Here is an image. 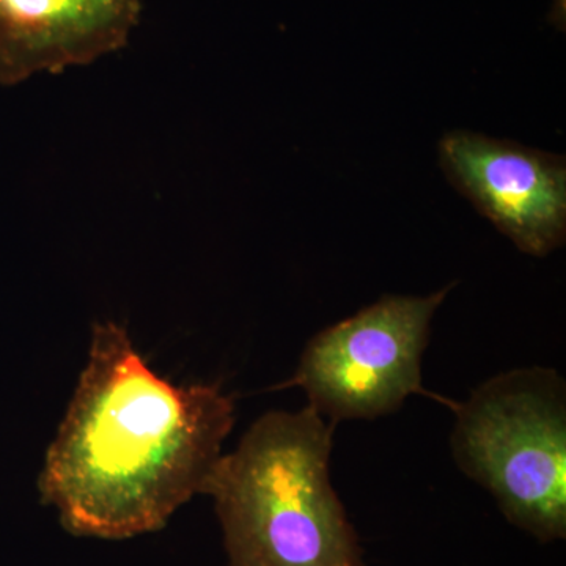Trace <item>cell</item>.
Wrapping results in <instances>:
<instances>
[{"mask_svg":"<svg viewBox=\"0 0 566 566\" xmlns=\"http://www.w3.org/2000/svg\"><path fill=\"white\" fill-rule=\"evenodd\" d=\"M333 433L312 406L271 411L221 458L205 494L227 566H367L331 483Z\"/></svg>","mask_w":566,"mask_h":566,"instance_id":"2","label":"cell"},{"mask_svg":"<svg viewBox=\"0 0 566 566\" xmlns=\"http://www.w3.org/2000/svg\"><path fill=\"white\" fill-rule=\"evenodd\" d=\"M140 10V0H0V85L122 50Z\"/></svg>","mask_w":566,"mask_h":566,"instance_id":"6","label":"cell"},{"mask_svg":"<svg viewBox=\"0 0 566 566\" xmlns=\"http://www.w3.org/2000/svg\"><path fill=\"white\" fill-rule=\"evenodd\" d=\"M439 163L457 191L520 251L545 256L566 238V166L562 156L482 134L453 132Z\"/></svg>","mask_w":566,"mask_h":566,"instance_id":"5","label":"cell"},{"mask_svg":"<svg viewBox=\"0 0 566 566\" xmlns=\"http://www.w3.org/2000/svg\"><path fill=\"white\" fill-rule=\"evenodd\" d=\"M452 286L430 296H385L305 346L285 387L304 390L331 423L374 420L423 394L422 357L431 319Z\"/></svg>","mask_w":566,"mask_h":566,"instance_id":"4","label":"cell"},{"mask_svg":"<svg viewBox=\"0 0 566 566\" xmlns=\"http://www.w3.org/2000/svg\"><path fill=\"white\" fill-rule=\"evenodd\" d=\"M219 385H172L114 322L93 324L87 363L44 455L41 502L80 538L153 534L205 494L234 424Z\"/></svg>","mask_w":566,"mask_h":566,"instance_id":"1","label":"cell"},{"mask_svg":"<svg viewBox=\"0 0 566 566\" xmlns=\"http://www.w3.org/2000/svg\"><path fill=\"white\" fill-rule=\"evenodd\" d=\"M453 458L513 526L542 543L566 536V387L553 368L505 371L457 406Z\"/></svg>","mask_w":566,"mask_h":566,"instance_id":"3","label":"cell"}]
</instances>
